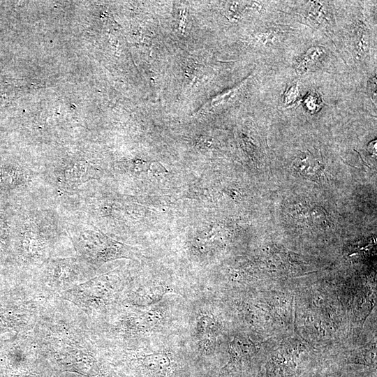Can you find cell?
<instances>
[{
  "label": "cell",
  "mask_w": 377,
  "mask_h": 377,
  "mask_svg": "<svg viewBox=\"0 0 377 377\" xmlns=\"http://www.w3.org/2000/svg\"><path fill=\"white\" fill-rule=\"evenodd\" d=\"M135 366L147 377H173L179 367L175 356L167 351L141 354Z\"/></svg>",
  "instance_id": "6da1fadb"
},
{
  "label": "cell",
  "mask_w": 377,
  "mask_h": 377,
  "mask_svg": "<svg viewBox=\"0 0 377 377\" xmlns=\"http://www.w3.org/2000/svg\"><path fill=\"white\" fill-rule=\"evenodd\" d=\"M171 291V288L166 286H149L140 291L137 296L136 302L140 305L150 306L160 301L165 294Z\"/></svg>",
  "instance_id": "7a4b0ae2"
},
{
  "label": "cell",
  "mask_w": 377,
  "mask_h": 377,
  "mask_svg": "<svg viewBox=\"0 0 377 377\" xmlns=\"http://www.w3.org/2000/svg\"><path fill=\"white\" fill-rule=\"evenodd\" d=\"M325 54V50L323 47L315 46L311 47L301 58L296 71L298 74H303L307 72L313 65L320 61Z\"/></svg>",
  "instance_id": "3957f363"
},
{
  "label": "cell",
  "mask_w": 377,
  "mask_h": 377,
  "mask_svg": "<svg viewBox=\"0 0 377 377\" xmlns=\"http://www.w3.org/2000/svg\"><path fill=\"white\" fill-rule=\"evenodd\" d=\"M216 328V322L212 315L206 312L200 313L196 321V339H198L207 332H215Z\"/></svg>",
  "instance_id": "277c9868"
},
{
  "label": "cell",
  "mask_w": 377,
  "mask_h": 377,
  "mask_svg": "<svg viewBox=\"0 0 377 377\" xmlns=\"http://www.w3.org/2000/svg\"><path fill=\"white\" fill-rule=\"evenodd\" d=\"M299 95V89L297 84H294L289 88L284 96V102L286 104L293 103Z\"/></svg>",
  "instance_id": "5b68a950"
},
{
  "label": "cell",
  "mask_w": 377,
  "mask_h": 377,
  "mask_svg": "<svg viewBox=\"0 0 377 377\" xmlns=\"http://www.w3.org/2000/svg\"><path fill=\"white\" fill-rule=\"evenodd\" d=\"M306 103H309L310 105H307L306 107L308 108L309 110H315L316 108H317V104L316 103V101L315 99H312L311 98H309L308 101H306Z\"/></svg>",
  "instance_id": "8992f818"
}]
</instances>
